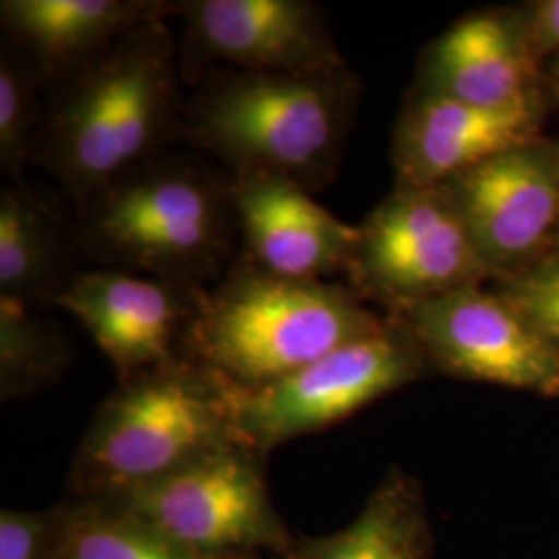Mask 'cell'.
<instances>
[{"label":"cell","instance_id":"obj_13","mask_svg":"<svg viewBox=\"0 0 559 559\" xmlns=\"http://www.w3.org/2000/svg\"><path fill=\"white\" fill-rule=\"evenodd\" d=\"M554 102L483 108L411 87L392 133L396 185H443L543 135Z\"/></svg>","mask_w":559,"mask_h":559},{"label":"cell","instance_id":"obj_1","mask_svg":"<svg viewBox=\"0 0 559 559\" xmlns=\"http://www.w3.org/2000/svg\"><path fill=\"white\" fill-rule=\"evenodd\" d=\"M179 41L168 21L122 34L46 90L34 164L78 205L110 180L173 150L182 138Z\"/></svg>","mask_w":559,"mask_h":559},{"label":"cell","instance_id":"obj_3","mask_svg":"<svg viewBox=\"0 0 559 559\" xmlns=\"http://www.w3.org/2000/svg\"><path fill=\"white\" fill-rule=\"evenodd\" d=\"M359 98L348 67L318 75L212 69L187 96L180 143L235 177L274 175L318 193L338 175Z\"/></svg>","mask_w":559,"mask_h":559},{"label":"cell","instance_id":"obj_15","mask_svg":"<svg viewBox=\"0 0 559 559\" xmlns=\"http://www.w3.org/2000/svg\"><path fill=\"white\" fill-rule=\"evenodd\" d=\"M240 260L295 280L346 276L359 228L338 221L299 182L274 175H233Z\"/></svg>","mask_w":559,"mask_h":559},{"label":"cell","instance_id":"obj_9","mask_svg":"<svg viewBox=\"0 0 559 559\" xmlns=\"http://www.w3.org/2000/svg\"><path fill=\"white\" fill-rule=\"evenodd\" d=\"M392 320L433 373L559 399V357L519 307L489 286L417 305Z\"/></svg>","mask_w":559,"mask_h":559},{"label":"cell","instance_id":"obj_25","mask_svg":"<svg viewBox=\"0 0 559 559\" xmlns=\"http://www.w3.org/2000/svg\"><path fill=\"white\" fill-rule=\"evenodd\" d=\"M496 288V286H493ZM500 290L503 297L512 300L520 311L531 320L535 325V330L539 332L543 340L556 350L559 357V305L551 300L537 299V297H526V295H516V293H508Z\"/></svg>","mask_w":559,"mask_h":559},{"label":"cell","instance_id":"obj_18","mask_svg":"<svg viewBox=\"0 0 559 559\" xmlns=\"http://www.w3.org/2000/svg\"><path fill=\"white\" fill-rule=\"evenodd\" d=\"M433 531L419 480L392 466L348 526L293 540L282 559H431Z\"/></svg>","mask_w":559,"mask_h":559},{"label":"cell","instance_id":"obj_2","mask_svg":"<svg viewBox=\"0 0 559 559\" xmlns=\"http://www.w3.org/2000/svg\"><path fill=\"white\" fill-rule=\"evenodd\" d=\"M83 258L207 290L239 261L235 179L200 152L166 150L75 205Z\"/></svg>","mask_w":559,"mask_h":559},{"label":"cell","instance_id":"obj_17","mask_svg":"<svg viewBox=\"0 0 559 559\" xmlns=\"http://www.w3.org/2000/svg\"><path fill=\"white\" fill-rule=\"evenodd\" d=\"M85 260L78 221L59 200L20 180L0 191V297L55 307Z\"/></svg>","mask_w":559,"mask_h":559},{"label":"cell","instance_id":"obj_19","mask_svg":"<svg viewBox=\"0 0 559 559\" xmlns=\"http://www.w3.org/2000/svg\"><path fill=\"white\" fill-rule=\"evenodd\" d=\"M60 510L59 559H207L115 501L73 498Z\"/></svg>","mask_w":559,"mask_h":559},{"label":"cell","instance_id":"obj_28","mask_svg":"<svg viewBox=\"0 0 559 559\" xmlns=\"http://www.w3.org/2000/svg\"><path fill=\"white\" fill-rule=\"evenodd\" d=\"M558 255H559V249H558ZM558 255H556V258H558Z\"/></svg>","mask_w":559,"mask_h":559},{"label":"cell","instance_id":"obj_8","mask_svg":"<svg viewBox=\"0 0 559 559\" xmlns=\"http://www.w3.org/2000/svg\"><path fill=\"white\" fill-rule=\"evenodd\" d=\"M115 501L201 558H280L293 535L270 498L265 456L235 441L177 473L131 489Z\"/></svg>","mask_w":559,"mask_h":559},{"label":"cell","instance_id":"obj_4","mask_svg":"<svg viewBox=\"0 0 559 559\" xmlns=\"http://www.w3.org/2000/svg\"><path fill=\"white\" fill-rule=\"evenodd\" d=\"M388 323L346 282L282 278L239 258L203 293L185 359L230 392H251Z\"/></svg>","mask_w":559,"mask_h":559},{"label":"cell","instance_id":"obj_20","mask_svg":"<svg viewBox=\"0 0 559 559\" xmlns=\"http://www.w3.org/2000/svg\"><path fill=\"white\" fill-rule=\"evenodd\" d=\"M71 362V346L41 309L0 297V396L27 399L55 385Z\"/></svg>","mask_w":559,"mask_h":559},{"label":"cell","instance_id":"obj_27","mask_svg":"<svg viewBox=\"0 0 559 559\" xmlns=\"http://www.w3.org/2000/svg\"><path fill=\"white\" fill-rule=\"evenodd\" d=\"M224 559H258V556H230V558Z\"/></svg>","mask_w":559,"mask_h":559},{"label":"cell","instance_id":"obj_10","mask_svg":"<svg viewBox=\"0 0 559 559\" xmlns=\"http://www.w3.org/2000/svg\"><path fill=\"white\" fill-rule=\"evenodd\" d=\"M177 17L180 73L191 87L212 69L318 75L348 67L311 0H185Z\"/></svg>","mask_w":559,"mask_h":559},{"label":"cell","instance_id":"obj_23","mask_svg":"<svg viewBox=\"0 0 559 559\" xmlns=\"http://www.w3.org/2000/svg\"><path fill=\"white\" fill-rule=\"evenodd\" d=\"M531 44L545 64L559 55V0H533L520 4Z\"/></svg>","mask_w":559,"mask_h":559},{"label":"cell","instance_id":"obj_7","mask_svg":"<svg viewBox=\"0 0 559 559\" xmlns=\"http://www.w3.org/2000/svg\"><path fill=\"white\" fill-rule=\"evenodd\" d=\"M431 371L417 340L392 320L299 371L251 392H230L237 438L267 456L286 441L318 433L365 406L425 380Z\"/></svg>","mask_w":559,"mask_h":559},{"label":"cell","instance_id":"obj_11","mask_svg":"<svg viewBox=\"0 0 559 559\" xmlns=\"http://www.w3.org/2000/svg\"><path fill=\"white\" fill-rule=\"evenodd\" d=\"M496 280L559 249V140L540 135L443 182ZM491 282V284H493Z\"/></svg>","mask_w":559,"mask_h":559},{"label":"cell","instance_id":"obj_6","mask_svg":"<svg viewBox=\"0 0 559 559\" xmlns=\"http://www.w3.org/2000/svg\"><path fill=\"white\" fill-rule=\"evenodd\" d=\"M357 228L344 278L388 318L493 282V272L443 185L394 182Z\"/></svg>","mask_w":559,"mask_h":559},{"label":"cell","instance_id":"obj_26","mask_svg":"<svg viewBox=\"0 0 559 559\" xmlns=\"http://www.w3.org/2000/svg\"><path fill=\"white\" fill-rule=\"evenodd\" d=\"M545 69H547V83H549L551 100L559 108V55L554 57V59L547 60Z\"/></svg>","mask_w":559,"mask_h":559},{"label":"cell","instance_id":"obj_12","mask_svg":"<svg viewBox=\"0 0 559 559\" xmlns=\"http://www.w3.org/2000/svg\"><path fill=\"white\" fill-rule=\"evenodd\" d=\"M205 290L133 272L83 270L55 307L96 340L119 381L185 359Z\"/></svg>","mask_w":559,"mask_h":559},{"label":"cell","instance_id":"obj_21","mask_svg":"<svg viewBox=\"0 0 559 559\" xmlns=\"http://www.w3.org/2000/svg\"><path fill=\"white\" fill-rule=\"evenodd\" d=\"M46 112V85L32 62L9 40L0 44V170L20 182L34 164Z\"/></svg>","mask_w":559,"mask_h":559},{"label":"cell","instance_id":"obj_16","mask_svg":"<svg viewBox=\"0 0 559 559\" xmlns=\"http://www.w3.org/2000/svg\"><path fill=\"white\" fill-rule=\"evenodd\" d=\"M177 7L166 0H2L0 21L4 40L32 62L50 90L122 34L177 17Z\"/></svg>","mask_w":559,"mask_h":559},{"label":"cell","instance_id":"obj_24","mask_svg":"<svg viewBox=\"0 0 559 559\" xmlns=\"http://www.w3.org/2000/svg\"><path fill=\"white\" fill-rule=\"evenodd\" d=\"M491 286L508 293H516V295L551 300L559 305V255L543 261L537 267L514 278L496 280Z\"/></svg>","mask_w":559,"mask_h":559},{"label":"cell","instance_id":"obj_5","mask_svg":"<svg viewBox=\"0 0 559 559\" xmlns=\"http://www.w3.org/2000/svg\"><path fill=\"white\" fill-rule=\"evenodd\" d=\"M235 441L228 390L180 359L119 381L81 438L69 487L75 500L117 498Z\"/></svg>","mask_w":559,"mask_h":559},{"label":"cell","instance_id":"obj_22","mask_svg":"<svg viewBox=\"0 0 559 559\" xmlns=\"http://www.w3.org/2000/svg\"><path fill=\"white\" fill-rule=\"evenodd\" d=\"M60 506L50 510H2L0 559H59Z\"/></svg>","mask_w":559,"mask_h":559},{"label":"cell","instance_id":"obj_14","mask_svg":"<svg viewBox=\"0 0 559 559\" xmlns=\"http://www.w3.org/2000/svg\"><path fill=\"white\" fill-rule=\"evenodd\" d=\"M411 87L483 108L551 100L520 7L480 9L454 21L420 52Z\"/></svg>","mask_w":559,"mask_h":559}]
</instances>
